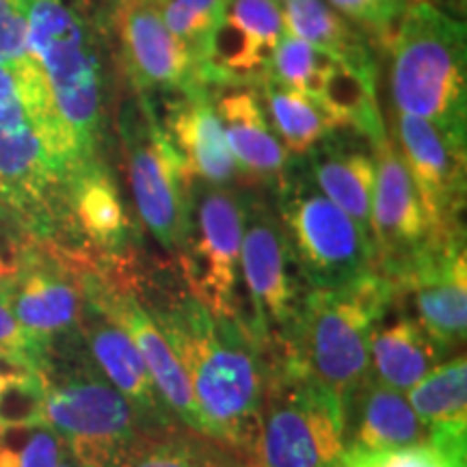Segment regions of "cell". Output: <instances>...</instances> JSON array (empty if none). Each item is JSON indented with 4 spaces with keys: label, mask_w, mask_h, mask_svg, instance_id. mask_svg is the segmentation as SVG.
Masks as SVG:
<instances>
[{
    "label": "cell",
    "mask_w": 467,
    "mask_h": 467,
    "mask_svg": "<svg viewBox=\"0 0 467 467\" xmlns=\"http://www.w3.org/2000/svg\"><path fill=\"white\" fill-rule=\"evenodd\" d=\"M139 301L159 325L189 377L202 433L238 454L258 446L266 359L243 318L214 317L191 292L148 288L137 275Z\"/></svg>",
    "instance_id": "6da1fadb"
},
{
    "label": "cell",
    "mask_w": 467,
    "mask_h": 467,
    "mask_svg": "<svg viewBox=\"0 0 467 467\" xmlns=\"http://www.w3.org/2000/svg\"><path fill=\"white\" fill-rule=\"evenodd\" d=\"M392 306L394 285L379 271L336 288H307L284 350L273 359L299 368L347 405L370 379L368 340Z\"/></svg>",
    "instance_id": "7a4b0ae2"
},
{
    "label": "cell",
    "mask_w": 467,
    "mask_h": 467,
    "mask_svg": "<svg viewBox=\"0 0 467 467\" xmlns=\"http://www.w3.org/2000/svg\"><path fill=\"white\" fill-rule=\"evenodd\" d=\"M42 420L85 467H109L139 435L141 418L87 353L80 334L46 347L37 364Z\"/></svg>",
    "instance_id": "3957f363"
},
{
    "label": "cell",
    "mask_w": 467,
    "mask_h": 467,
    "mask_svg": "<svg viewBox=\"0 0 467 467\" xmlns=\"http://www.w3.org/2000/svg\"><path fill=\"white\" fill-rule=\"evenodd\" d=\"M28 46L42 69L69 156L80 169L100 161L102 69L85 20L69 0H25Z\"/></svg>",
    "instance_id": "277c9868"
},
{
    "label": "cell",
    "mask_w": 467,
    "mask_h": 467,
    "mask_svg": "<svg viewBox=\"0 0 467 467\" xmlns=\"http://www.w3.org/2000/svg\"><path fill=\"white\" fill-rule=\"evenodd\" d=\"M388 48L396 113L420 117L465 141V22L426 3H407Z\"/></svg>",
    "instance_id": "5b68a950"
},
{
    "label": "cell",
    "mask_w": 467,
    "mask_h": 467,
    "mask_svg": "<svg viewBox=\"0 0 467 467\" xmlns=\"http://www.w3.org/2000/svg\"><path fill=\"white\" fill-rule=\"evenodd\" d=\"M69 175L46 148L14 74L0 66V223L22 238L78 251Z\"/></svg>",
    "instance_id": "8992f818"
},
{
    "label": "cell",
    "mask_w": 467,
    "mask_h": 467,
    "mask_svg": "<svg viewBox=\"0 0 467 467\" xmlns=\"http://www.w3.org/2000/svg\"><path fill=\"white\" fill-rule=\"evenodd\" d=\"M344 405L285 359H266L255 457L262 467H342Z\"/></svg>",
    "instance_id": "52a82bcc"
},
{
    "label": "cell",
    "mask_w": 467,
    "mask_h": 467,
    "mask_svg": "<svg viewBox=\"0 0 467 467\" xmlns=\"http://www.w3.org/2000/svg\"><path fill=\"white\" fill-rule=\"evenodd\" d=\"M273 192V208L307 288H336L375 271L368 238L344 210L318 191L303 159H290L284 180Z\"/></svg>",
    "instance_id": "ba28073f"
},
{
    "label": "cell",
    "mask_w": 467,
    "mask_h": 467,
    "mask_svg": "<svg viewBox=\"0 0 467 467\" xmlns=\"http://www.w3.org/2000/svg\"><path fill=\"white\" fill-rule=\"evenodd\" d=\"M244 192L200 178L189 184V221L178 266L184 288L214 317L243 318L241 243Z\"/></svg>",
    "instance_id": "9c48e42d"
},
{
    "label": "cell",
    "mask_w": 467,
    "mask_h": 467,
    "mask_svg": "<svg viewBox=\"0 0 467 467\" xmlns=\"http://www.w3.org/2000/svg\"><path fill=\"white\" fill-rule=\"evenodd\" d=\"M241 279L251 312L244 317L265 359L284 350L299 317L307 285L292 255L275 208L262 197L244 192Z\"/></svg>",
    "instance_id": "30bf717a"
},
{
    "label": "cell",
    "mask_w": 467,
    "mask_h": 467,
    "mask_svg": "<svg viewBox=\"0 0 467 467\" xmlns=\"http://www.w3.org/2000/svg\"><path fill=\"white\" fill-rule=\"evenodd\" d=\"M128 182L139 219L156 243L178 260L189 221L192 175L151 110L150 100L126 104L119 119Z\"/></svg>",
    "instance_id": "8fae6325"
},
{
    "label": "cell",
    "mask_w": 467,
    "mask_h": 467,
    "mask_svg": "<svg viewBox=\"0 0 467 467\" xmlns=\"http://www.w3.org/2000/svg\"><path fill=\"white\" fill-rule=\"evenodd\" d=\"M0 296L44 350L78 334L85 292L80 268L67 249L26 241L16 271L0 282Z\"/></svg>",
    "instance_id": "7c38bea8"
},
{
    "label": "cell",
    "mask_w": 467,
    "mask_h": 467,
    "mask_svg": "<svg viewBox=\"0 0 467 467\" xmlns=\"http://www.w3.org/2000/svg\"><path fill=\"white\" fill-rule=\"evenodd\" d=\"M389 282L394 285V306L409 314L443 348L452 350L465 342V230L435 234Z\"/></svg>",
    "instance_id": "4fadbf2b"
},
{
    "label": "cell",
    "mask_w": 467,
    "mask_h": 467,
    "mask_svg": "<svg viewBox=\"0 0 467 467\" xmlns=\"http://www.w3.org/2000/svg\"><path fill=\"white\" fill-rule=\"evenodd\" d=\"M370 232L375 271L392 279L435 236L426 210L392 137L375 143Z\"/></svg>",
    "instance_id": "5bb4252c"
},
{
    "label": "cell",
    "mask_w": 467,
    "mask_h": 467,
    "mask_svg": "<svg viewBox=\"0 0 467 467\" xmlns=\"http://www.w3.org/2000/svg\"><path fill=\"white\" fill-rule=\"evenodd\" d=\"M394 143L437 234L465 230V141L420 117L394 115Z\"/></svg>",
    "instance_id": "9a60e30c"
},
{
    "label": "cell",
    "mask_w": 467,
    "mask_h": 467,
    "mask_svg": "<svg viewBox=\"0 0 467 467\" xmlns=\"http://www.w3.org/2000/svg\"><path fill=\"white\" fill-rule=\"evenodd\" d=\"M117 31L126 69L139 96H195L206 91L195 58L162 20L159 0H119Z\"/></svg>",
    "instance_id": "2e32d148"
},
{
    "label": "cell",
    "mask_w": 467,
    "mask_h": 467,
    "mask_svg": "<svg viewBox=\"0 0 467 467\" xmlns=\"http://www.w3.org/2000/svg\"><path fill=\"white\" fill-rule=\"evenodd\" d=\"M78 334L93 364L100 368L102 375L119 389L141 418L145 433H167V431L182 429L184 424L173 416L151 381L148 366L134 347L132 337L102 307V303L87 292Z\"/></svg>",
    "instance_id": "e0dca14e"
},
{
    "label": "cell",
    "mask_w": 467,
    "mask_h": 467,
    "mask_svg": "<svg viewBox=\"0 0 467 467\" xmlns=\"http://www.w3.org/2000/svg\"><path fill=\"white\" fill-rule=\"evenodd\" d=\"M314 184L358 223L372 247L370 210L375 191V145L353 128H334L303 156Z\"/></svg>",
    "instance_id": "ac0fdd59"
},
{
    "label": "cell",
    "mask_w": 467,
    "mask_h": 467,
    "mask_svg": "<svg viewBox=\"0 0 467 467\" xmlns=\"http://www.w3.org/2000/svg\"><path fill=\"white\" fill-rule=\"evenodd\" d=\"M69 223L78 251L96 255H132L134 223L121 202L113 175L102 161L91 162L69 180Z\"/></svg>",
    "instance_id": "d6986e66"
},
{
    "label": "cell",
    "mask_w": 467,
    "mask_h": 467,
    "mask_svg": "<svg viewBox=\"0 0 467 467\" xmlns=\"http://www.w3.org/2000/svg\"><path fill=\"white\" fill-rule=\"evenodd\" d=\"M429 441V429L399 389L368 379L344 405V452H385Z\"/></svg>",
    "instance_id": "ffe728a7"
},
{
    "label": "cell",
    "mask_w": 467,
    "mask_h": 467,
    "mask_svg": "<svg viewBox=\"0 0 467 467\" xmlns=\"http://www.w3.org/2000/svg\"><path fill=\"white\" fill-rule=\"evenodd\" d=\"M162 130L182 156L192 178L214 186H230L241 175L208 91L180 96V102L169 110Z\"/></svg>",
    "instance_id": "44dd1931"
},
{
    "label": "cell",
    "mask_w": 467,
    "mask_h": 467,
    "mask_svg": "<svg viewBox=\"0 0 467 467\" xmlns=\"http://www.w3.org/2000/svg\"><path fill=\"white\" fill-rule=\"evenodd\" d=\"M214 107L238 173L247 175L254 184L275 191L284 180L290 156L266 121L258 96L236 89L221 96Z\"/></svg>",
    "instance_id": "7402d4cb"
},
{
    "label": "cell",
    "mask_w": 467,
    "mask_h": 467,
    "mask_svg": "<svg viewBox=\"0 0 467 467\" xmlns=\"http://www.w3.org/2000/svg\"><path fill=\"white\" fill-rule=\"evenodd\" d=\"M446 353L440 342L396 306L379 320L368 340L370 377L402 394L443 364Z\"/></svg>",
    "instance_id": "603a6c76"
},
{
    "label": "cell",
    "mask_w": 467,
    "mask_h": 467,
    "mask_svg": "<svg viewBox=\"0 0 467 467\" xmlns=\"http://www.w3.org/2000/svg\"><path fill=\"white\" fill-rule=\"evenodd\" d=\"M282 22L290 35L337 61L350 66H375L366 35L337 14L327 0H285Z\"/></svg>",
    "instance_id": "cb8c5ba5"
},
{
    "label": "cell",
    "mask_w": 467,
    "mask_h": 467,
    "mask_svg": "<svg viewBox=\"0 0 467 467\" xmlns=\"http://www.w3.org/2000/svg\"><path fill=\"white\" fill-rule=\"evenodd\" d=\"M109 467H247L241 454L195 431L139 435Z\"/></svg>",
    "instance_id": "d4e9b609"
},
{
    "label": "cell",
    "mask_w": 467,
    "mask_h": 467,
    "mask_svg": "<svg viewBox=\"0 0 467 467\" xmlns=\"http://www.w3.org/2000/svg\"><path fill=\"white\" fill-rule=\"evenodd\" d=\"M255 85L260 87L262 100L271 117L268 124L290 159H303L314 145L323 141L327 132L337 128L317 100L277 83L266 72Z\"/></svg>",
    "instance_id": "484cf974"
},
{
    "label": "cell",
    "mask_w": 467,
    "mask_h": 467,
    "mask_svg": "<svg viewBox=\"0 0 467 467\" xmlns=\"http://www.w3.org/2000/svg\"><path fill=\"white\" fill-rule=\"evenodd\" d=\"M429 433H467V364L463 355L440 364L407 394Z\"/></svg>",
    "instance_id": "4316f807"
},
{
    "label": "cell",
    "mask_w": 467,
    "mask_h": 467,
    "mask_svg": "<svg viewBox=\"0 0 467 467\" xmlns=\"http://www.w3.org/2000/svg\"><path fill=\"white\" fill-rule=\"evenodd\" d=\"M44 383L31 361L0 353V429L44 422Z\"/></svg>",
    "instance_id": "83f0119b"
},
{
    "label": "cell",
    "mask_w": 467,
    "mask_h": 467,
    "mask_svg": "<svg viewBox=\"0 0 467 467\" xmlns=\"http://www.w3.org/2000/svg\"><path fill=\"white\" fill-rule=\"evenodd\" d=\"M331 61H334V57L312 48L295 35L284 33L277 39L275 48L271 50V57H268L266 74L275 78L277 83L312 98Z\"/></svg>",
    "instance_id": "f1b7e54d"
},
{
    "label": "cell",
    "mask_w": 467,
    "mask_h": 467,
    "mask_svg": "<svg viewBox=\"0 0 467 467\" xmlns=\"http://www.w3.org/2000/svg\"><path fill=\"white\" fill-rule=\"evenodd\" d=\"M0 66L14 74L20 89L44 85L42 69L28 46L25 0H0Z\"/></svg>",
    "instance_id": "f546056e"
},
{
    "label": "cell",
    "mask_w": 467,
    "mask_h": 467,
    "mask_svg": "<svg viewBox=\"0 0 467 467\" xmlns=\"http://www.w3.org/2000/svg\"><path fill=\"white\" fill-rule=\"evenodd\" d=\"M66 451L46 422L0 429V467H57Z\"/></svg>",
    "instance_id": "4dcf8cb0"
},
{
    "label": "cell",
    "mask_w": 467,
    "mask_h": 467,
    "mask_svg": "<svg viewBox=\"0 0 467 467\" xmlns=\"http://www.w3.org/2000/svg\"><path fill=\"white\" fill-rule=\"evenodd\" d=\"M162 20L178 42L186 46L200 69V57L214 22L227 0H159Z\"/></svg>",
    "instance_id": "1f68e13d"
},
{
    "label": "cell",
    "mask_w": 467,
    "mask_h": 467,
    "mask_svg": "<svg viewBox=\"0 0 467 467\" xmlns=\"http://www.w3.org/2000/svg\"><path fill=\"white\" fill-rule=\"evenodd\" d=\"M361 33L388 48L389 39L407 9V0H327Z\"/></svg>",
    "instance_id": "d6a6232c"
},
{
    "label": "cell",
    "mask_w": 467,
    "mask_h": 467,
    "mask_svg": "<svg viewBox=\"0 0 467 467\" xmlns=\"http://www.w3.org/2000/svg\"><path fill=\"white\" fill-rule=\"evenodd\" d=\"M225 14L271 57L277 39L285 33L282 7L275 0H227Z\"/></svg>",
    "instance_id": "836d02e7"
},
{
    "label": "cell",
    "mask_w": 467,
    "mask_h": 467,
    "mask_svg": "<svg viewBox=\"0 0 467 467\" xmlns=\"http://www.w3.org/2000/svg\"><path fill=\"white\" fill-rule=\"evenodd\" d=\"M342 467H457L429 441L385 452H344Z\"/></svg>",
    "instance_id": "e575fe53"
},
{
    "label": "cell",
    "mask_w": 467,
    "mask_h": 467,
    "mask_svg": "<svg viewBox=\"0 0 467 467\" xmlns=\"http://www.w3.org/2000/svg\"><path fill=\"white\" fill-rule=\"evenodd\" d=\"M0 353L11 355V358L31 361L37 366L39 359L44 355V347L33 340L31 336L22 329V325L17 323L7 303L0 296Z\"/></svg>",
    "instance_id": "d590c367"
},
{
    "label": "cell",
    "mask_w": 467,
    "mask_h": 467,
    "mask_svg": "<svg viewBox=\"0 0 467 467\" xmlns=\"http://www.w3.org/2000/svg\"><path fill=\"white\" fill-rule=\"evenodd\" d=\"M26 241L28 238H22L20 234L0 223V282L16 271Z\"/></svg>",
    "instance_id": "8d00e7d4"
},
{
    "label": "cell",
    "mask_w": 467,
    "mask_h": 467,
    "mask_svg": "<svg viewBox=\"0 0 467 467\" xmlns=\"http://www.w3.org/2000/svg\"><path fill=\"white\" fill-rule=\"evenodd\" d=\"M407 3H426L431 7L443 11V14L459 17V20H463L465 14V0H407Z\"/></svg>",
    "instance_id": "74e56055"
},
{
    "label": "cell",
    "mask_w": 467,
    "mask_h": 467,
    "mask_svg": "<svg viewBox=\"0 0 467 467\" xmlns=\"http://www.w3.org/2000/svg\"><path fill=\"white\" fill-rule=\"evenodd\" d=\"M57 467H85V465L78 463V461L74 459V454L69 452V451H66V454H63V459L58 461Z\"/></svg>",
    "instance_id": "f35d334b"
},
{
    "label": "cell",
    "mask_w": 467,
    "mask_h": 467,
    "mask_svg": "<svg viewBox=\"0 0 467 467\" xmlns=\"http://www.w3.org/2000/svg\"><path fill=\"white\" fill-rule=\"evenodd\" d=\"M275 3H285V0H275Z\"/></svg>",
    "instance_id": "ab89813d"
}]
</instances>
